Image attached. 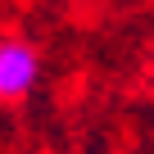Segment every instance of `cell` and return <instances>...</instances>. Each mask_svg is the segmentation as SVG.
Segmentation results:
<instances>
[{
    "label": "cell",
    "mask_w": 154,
    "mask_h": 154,
    "mask_svg": "<svg viewBox=\"0 0 154 154\" xmlns=\"http://www.w3.org/2000/svg\"><path fill=\"white\" fill-rule=\"evenodd\" d=\"M36 77H41V59L27 41L18 36H5L0 41V100H23L32 86H36Z\"/></svg>",
    "instance_id": "obj_1"
}]
</instances>
